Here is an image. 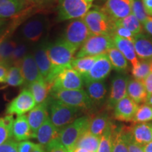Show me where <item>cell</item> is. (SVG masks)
I'll list each match as a JSON object with an SVG mask.
<instances>
[{
  "mask_svg": "<svg viewBox=\"0 0 152 152\" xmlns=\"http://www.w3.org/2000/svg\"><path fill=\"white\" fill-rule=\"evenodd\" d=\"M77 49L72 46L64 39H59L47 46V53L52 66V73L48 81L52 86L55 77L63 70L71 67V62L74 58Z\"/></svg>",
  "mask_w": 152,
  "mask_h": 152,
  "instance_id": "1",
  "label": "cell"
},
{
  "mask_svg": "<svg viewBox=\"0 0 152 152\" xmlns=\"http://www.w3.org/2000/svg\"><path fill=\"white\" fill-rule=\"evenodd\" d=\"M47 102L49 119L58 131L77 118L81 111L77 108L66 105L51 96L47 99Z\"/></svg>",
  "mask_w": 152,
  "mask_h": 152,
  "instance_id": "2",
  "label": "cell"
},
{
  "mask_svg": "<svg viewBox=\"0 0 152 152\" xmlns=\"http://www.w3.org/2000/svg\"><path fill=\"white\" fill-rule=\"evenodd\" d=\"M93 35H108L113 37L115 22L102 9H91L82 18Z\"/></svg>",
  "mask_w": 152,
  "mask_h": 152,
  "instance_id": "3",
  "label": "cell"
},
{
  "mask_svg": "<svg viewBox=\"0 0 152 152\" xmlns=\"http://www.w3.org/2000/svg\"><path fill=\"white\" fill-rule=\"evenodd\" d=\"M92 0H58V21L82 18L90 10Z\"/></svg>",
  "mask_w": 152,
  "mask_h": 152,
  "instance_id": "4",
  "label": "cell"
},
{
  "mask_svg": "<svg viewBox=\"0 0 152 152\" xmlns=\"http://www.w3.org/2000/svg\"><path fill=\"white\" fill-rule=\"evenodd\" d=\"M90 118L87 115L78 117L58 132V138L71 152L75 148L80 137L88 129Z\"/></svg>",
  "mask_w": 152,
  "mask_h": 152,
  "instance_id": "5",
  "label": "cell"
},
{
  "mask_svg": "<svg viewBox=\"0 0 152 152\" xmlns=\"http://www.w3.org/2000/svg\"><path fill=\"white\" fill-rule=\"evenodd\" d=\"M49 94L55 99L80 110H90L94 106L84 90H50Z\"/></svg>",
  "mask_w": 152,
  "mask_h": 152,
  "instance_id": "6",
  "label": "cell"
},
{
  "mask_svg": "<svg viewBox=\"0 0 152 152\" xmlns=\"http://www.w3.org/2000/svg\"><path fill=\"white\" fill-rule=\"evenodd\" d=\"M113 47L115 46L111 36L92 35L82 45L75 58L99 56L106 54L108 50Z\"/></svg>",
  "mask_w": 152,
  "mask_h": 152,
  "instance_id": "7",
  "label": "cell"
},
{
  "mask_svg": "<svg viewBox=\"0 0 152 152\" xmlns=\"http://www.w3.org/2000/svg\"><path fill=\"white\" fill-rule=\"evenodd\" d=\"M84 80L81 75L71 67L63 70L52 82L51 90H83Z\"/></svg>",
  "mask_w": 152,
  "mask_h": 152,
  "instance_id": "8",
  "label": "cell"
},
{
  "mask_svg": "<svg viewBox=\"0 0 152 152\" xmlns=\"http://www.w3.org/2000/svg\"><path fill=\"white\" fill-rule=\"evenodd\" d=\"M91 35L92 34L85 23L82 18H78L69 23L64 32L63 39L76 49H78Z\"/></svg>",
  "mask_w": 152,
  "mask_h": 152,
  "instance_id": "9",
  "label": "cell"
},
{
  "mask_svg": "<svg viewBox=\"0 0 152 152\" xmlns=\"http://www.w3.org/2000/svg\"><path fill=\"white\" fill-rule=\"evenodd\" d=\"M47 28V20L44 17H36L24 23L20 34L23 40L27 43H37L45 35Z\"/></svg>",
  "mask_w": 152,
  "mask_h": 152,
  "instance_id": "10",
  "label": "cell"
},
{
  "mask_svg": "<svg viewBox=\"0 0 152 152\" xmlns=\"http://www.w3.org/2000/svg\"><path fill=\"white\" fill-rule=\"evenodd\" d=\"M36 106V102L33 95L28 89H23L8 104L6 113L7 115H24L30 112Z\"/></svg>",
  "mask_w": 152,
  "mask_h": 152,
  "instance_id": "11",
  "label": "cell"
},
{
  "mask_svg": "<svg viewBox=\"0 0 152 152\" xmlns=\"http://www.w3.org/2000/svg\"><path fill=\"white\" fill-rule=\"evenodd\" d=\"M133 0H106L102 10L114 22L132 14Z\"/></svg>",
  "mask_w": 152,
  "mask_h": 152,
  "instance_id": "12",
  "label": "cell"
},
{
  "mask_svg": "<svg viewBox=\"0 0 152 152\" xmlns=\"http://www.w3.org/2000/svg\"><path fill=\"white\" fill-rule=\"evenodd\" d=\"M112 68L107 54L99 55L90 72L83 77L84 83L85 84L89 82L104 80L111 73Z\"/></svg>",
  "mask_w": 152,
  "mask_h": 152,
  "instance_id": "13",
  "label": "cell"
},
{
  "mask_svg": "<svg viewBox=\"0 0 152 152\" xmlns=\"http://www.w3.org/2000/svg\"><path fill=\"white\" fill-rule=\"evenodd\" d=\"M129 77L127 75H117L111 81V91L107 100V108L113 109L119 101H121L127 94V87Z\"/></svg>",
  "mask_w": 152,
  "mask_h": 152,
  "instance_id": "14",
  "label": "cell"
},
{
  "mask_svg": "<svg viewBox=\"0 0 152 152\" xmlns=\"http://www.w3.org/2000/svg\"><path fill=\"white\" fill-rule=\"evenodd\" d=\"M139 105L129 96L119 101L113 108V117L121 122H132Z\"/></svg>",
  "mask_w": 152,
  "mask_h": 152,
  "instance_id": "15",
  "label": "cell"
},
{
  "mask_svg": "<svg viewBox=\"0 0 152 152\" xmlns=\"http://www.w3.org/2000/svg\"><path fill=\"white\" fill-rule=\"evenodd\" d=\"M48 45L42 43L35 49L33 56L42 76L47 83L50 79L52 73V66L47 53Z\"/></svg>",
  "mask_w": 152,
  "mask_h": 152,
  "instance_id": "16",
  "label": "cell"
},
{
  "mask_svg": "<svg viewBox=\"0 0 152 152\" xmlns=\"http://www.w3.org/2000/svg\"><path fill=\"white\" fill-rule=\"evenodd\" d=\"M24 78V84L27 86L33 82L43 78L39 71L33 55L27 54L19 64Z\"/></svg>",
  "mask_w": 152,
  "mask_h": 152,
  "instance_id": "17",
  "label": "cell"
},
{
  "mask_svg": "<svg viewBox=\"0 0 152 152\" xmlns=\"http://www.w3.org/2000/svg\"><path fill=\"white\" fill-rule=\"evenodd\" d=\"M27 117L30 129H31L33 138H36V134H37L38 129L40 128L42 123L49 117L47 99L42 103L37 104L29 112Z\"/></svg>",
  "mask_w": 152,
  "mask_h": 152,
  "instance_id": "18",
  "label": "cell"
},
{
  "mask_svg": "<svg viewBox=\"0 0 152 152\" xmlns=\"http://www.w3.org/2000/svg\"><path fill=\"white\" fill-rule=\"evenodd\" d=\"M12 137L17 142L26 141L33 138L27 115H18L14 120L12 126Z\"/></svg>",
  "mask_w": 152,
  "mask_h": 152,
  "instance_id": "19",
  "label": "cell"
},
{
  "mask_svg": "<svg viewBox=\"0 0 152 152\" xmlns=\"http://www.w3.org/2000/svg\"><path fill=\"white\" fill-rule=\"evenodd\" d=\"M134 49L137 56L141 60H152V39L145 34L136 35L134 38Z\"/></svg>",
  "mask_w": 152,
  "mask_h": 152,
  "instance_id": "20",
  "label": "cell"
},
{
  "mask_svg": "<svg viewBox=\"0 0 152 152\" xmlns=\"http://www.w3.org/2000/svg\"><path fill=\"white\" fill-rule=\"evenodd\" d=\"M115 47L123 54L128 61L130 62L132 67H134L139 63V58L137 56L135 49L132 42L123 39L119 36L113 35L112 37Z\"/></svg>",
  "mask_w": 152,
  "mask_h": 152,
  "instance_id": "21",
  "label": "cell"
},
{
  "mask_svg": "<svg viewBox=\"0 0 152 152\" xmlns=\"http://www.w3.org/2000/svg\"><path fill=\"white\" fill-rule=\"evenodd\" d=\"M86 92L93 104H102L106 99L107 87L104 80L92 81L85 83Z\"/></svg>",
  "mask_w": 152,
  "mask_h": 152,
  "instance_id": "22",
  "label": "cell"
},
{
  "mask_svg": "<svg viewBox=\"0 0 152 152\" xmlns=\"http://www.w3.org/2000/svg\"><path fill=\"white\" fill-rule=\"evenodd\" d=\"M130 131L134 141L142 147L152 142V123H136Z\"/></svg>",
  "mask_w": 152,
  "mask_h": 152,
  "instance_id": "23",
  "label": "cell"
},
{
  "mask_svg": "<svg viewBox=\"0 0 152 152\" xmlns=\"http://www.w3.org/2000/svg\"><path fill=\"white\" fill-rule=\"evenodd\" d=\"M127 94L137 104L146 103L148 99V94L143 83L135 79L128 81Z\"/></svg>",
  "mask_w": 152,
  "mask_h": 152,
  "instance_id": "24",
  "label": "cell"
},
{
  "mask_svg": "<svg viewBox=\"0 0 152 152\" xmlns=\"http://www.w3.org/2000/svg\"><path fill=\"white\" fill-rule=\"evenodd\" d=\"M58 132L59 131L55 128L48 117L42 123L40 128L38 129L36 134V138L37 139L39 144L45 147L53 140L58 137Z\"/></svg>",
  "mask_w": 152,
  "mask_h": 152,
  "instance_id": "25",
  "label": "cell"
},
{
  "mask_svg": "<svg viewBox=\"0 0 152 152\" xmlns=\"http://www.w3.org/2000/svg\"><path fill=\"white\" fill-rule=\"evenodd\" d=\"M23 0H0V18L16 17L23 11Z\"/></svg>",
  "mask_w": 152,
  "mask_h": 152,
  "instance_id": "26",
  "label": "cell"
},
{
  "mask_svg": "<svg viewBox=\"0 0 152 152\" xmlns=\"http://www.w3.org/2000/svg\"><path fill=\"white\" fill-rule=\"evenodd\" d=\"M28 87L35 101L36 105L46 101L51 90V87L44 78L33 82Z\"/></svg>",
  "mask_w": 152,
  "mask_h": 152,
  "instance_id": "27",
  "label": "cell"
},
{
  "mask_svg": "<svg viewBox=\"0 0 152 152\" xmlns=\"http://www.w3.org/2000/svg\"><path fill=\"white\" fill-rule=\"evenodd\" d=\"M111 121L108 114L102 113L91 118L88 130L92 134L100 137L106 129L111 124Z\"/></svg>",
  "mask_w": 152,
  "mask_h": 152,
  "instance_id": "28",
  "label": "cell"
},
{
  "mask_svg": "<svg viewBox=\"0 0 152 152\" xmlns=\"http://www.w3.org/2000/svg\"><path fill=\"white\" fill-rule=\"evenodd\" d=\"M99 142L100 137L94 135L87 129L80 137L75 147L83 148L89 152H96L99 145Z\"/></svg>",
  "mask_w": 152,
  "mask_h": 152,
  "instance_id": "29",
  "label": "cell"
},
{
  "mask_svg": "<svg viewBox=\"0 0 152 152\" xmlns=\"http://www.w3.org/2000/svg\"><path fill=\"white\" fill-rule=\"evenodd\" d=\"M98 56L75 58L71 62V68L83 77L90 72Z\"/></svg>",
  "mask_w": 152,
  "mask_h": 152,
  "instance_id": "30",
  "label": "cell"
},
{
  "mask_svg": "<svg viewBox=\"0 0 152 152\" xmlns=\"http://www.w3.org/2000/svg\"><path fill=\"white\" fill-rule=\"evenodd\" d=\"M106 54L109 57L112 67L116 71H124L128 68V60L116 47H113L109 49Z\"/></svg>",
  "mask_w": 152,
  "mask_h": 152,
  "instance_id": "31",
  "label": "cell"
},
{
  "mask_svg": "<svg viewBox=\"0 0 152 152\" xmlns=\"http://www.w3.org/2000/svg\"><path fill=\"white\" fill-rule=\"evenodd\" d=\"M126 130L115 127L112 135V152H128L125 136Z\"/></svg>",
  "mask_w": 152,
  "mask_h": 152,
  "instance_id": "32",
  "label": "cell"
},
{
  "mask_svg": "<svg viewBox=\"0 0 152 152\" xmlns=\"http://www.w3.org/2000/svg\"><path fill=\"white\" fill-rule=\"evenodd\" d=\"M115 26H122L132 32L134 35L142 33L143 31L141 23L139 21L138 19L132 14H130L122 19L115 20Z\"/></svg>",
  "mask_w": 152,
  "mask_h": 152,
  "instance_id": "33",
  "label": "cell"
},
{
  "mask_svg": "<svg viewBox=\"0 0 152 152\" xmlns=\"http://www.w3.org/2000/svg\"><path fill=\"white\" fill-rule=\"evenodd\" d=\"M17 45L16 41L6 39L0 42V61L2 65L8 66L11 64V58Z\"/></svg>",
  "mask_w": 152,
  "mask_h": 152,
  "instance_id": "34",
  "label": "cell"
},
{
  "mask_svg": "<svg viewBox=\"0 0 152 152\" xmlns=\"http://www.w3.org/2000/svg\"><path fill=\"white\" fill-rule=\"evenodd\" d=\"M14 121L12 115H7L0 118V145L13 139L12 126Z\"/></svg>",
  "mask_w": 152,
  "mask_h": 152,
  "instance_id": "35",
  "label": "cell"
},
{
  "mask_svg": "<svg viewBox=\"0 0 152 152\" xmlns=\"http://www.w3.org/2000/svg\"><path fill=\"white\" fill-rule=\"evenodd\" d=\"M5 83L12 87H18L24 84V78L19 66H13L9 68Z\"/></svg>",
  "mask_w": 152,
  "mask_h": 152,
  "instance_id": "36",
  "label": "cell"
},
{
  "mask_svg": "<svg viewBox=\"0 0 152 152\" xmlns=\"http://www.w3.org/2000/svg\"><path fill=\"white\" fill-rule=\"evenodd\" d=\"M115 128L113 123L100 137L99 145L96 152H112V135Z\"/></svg>",
  "mask_w": 152,
  "mask_h": 152,
  "instance_id": "37",
  "label": "cell"
},
{
  "mask_svg": "<svg viewBox=\"0 0 152 152\" xmlns=\"http://www.w3.org/2000/svg\"><path fill=\"white\" fill-rule=\"evenodd\" d=\"M151 61V60H150ZM150 61L141 60L134 67H132V75L137 80L143 81L150 73Z\"/></svg>",
  "mask_w": 152,
  "mask_h": 152,
  "instance_id": "38",
  "label": "cell"
},
{
  "mask_svg": "<svg viewBox=\"0 0 152 152\" xmlns=\"http://www.w3.org/2000/svg\"><path fill=\"white\" fill-rule=\"evenodd\" d=\"M152 121V106L147 104H142L138 107L133 123H148Z\"/></svg>",
  "mask_w": 152,
  "mask_h": 152,
  "instance_id": "39",
  "label": "cell"
},
{
  "mask_svg": "<svg viewBox=\"0 0 152 152\" xmlns=\"http://www.w3.org/2000/svg\"><path fill=\"white\" fill-rule=\"evenodd\" d=\"M28 50V46L27 43H17L16 48H15L12 56H11V64L18 66L23 58L27 54Z\"/></svg>",
  "mask_w": 152,
  "mask_h": 152,
  "instance_id": "40",
  "label": "cell"
},
{
  "mask_svg": "<svg viewBox=\"0 0 152 152\" xmlns=\"http://www.w3.org/2000/svg\"><path fill=\"white\" fill-rule=\"evenodd\" d=\"M132 14L138 19L139 21L143 24L149 16L144 9L142 0H133Z\"/></svg>",
  "mask_w": 152,
  "mask_h": 152,
  "instance_id": "41",
  "label": "cell"
},
{
  "mask_svg": "<svg viewBox=\"0 0 152 152\" xmlns=\"http://www.w3.org/2000/svg\"><path fill=\"white\" fill-rule=\"evenodd\" d=\"M45 148L46 152H71L61 142L58 137L49 142Z\"/></svg>",
  "mask_w": 152,
  "mask_h": 152,
  "instance_id": "42",
  "label": "cell"
},
{
  "mask_svg": "<svg viewBox=\"0 0 152 152\" xmlns=\"http://www.w3.org/2000/svg\"><path fill=\"white\" fill-rule=\"evenodd\" d=\"M126 142L128 145V152H144L143 147L137 143L132 137L130 130H127L125 132Z\"/></svg>",
  "mask_w": 152,
  "mask_h": 152,
  "instance_id": "43",
  "label": "cell"
},
{
  "mask_svg": "<svg viewBox=\"0 0 152 152\" xmlns=\"http://www.w3.org/2000/svg\"><path fill=\"white\" fill-rule=\"evenodd\" d=\"M113 35L119 36L120 37H122L123 39H128L131 42L134 41V38L135 35L133 34L132 32L130 30L126 29V28L122 27V26H115V28H114Z\"/></svg>",
  "mask_w": 152,
  "mask_h": 152,
  "instance_id": "44",
  "label": "cell"
},
{
  "mask_svg": "<svg viewBox=\"0 0 152 152\" xmlns=\"http://www.w3.org/2000/svg\"><path fill=\"white\" fill-rule=\"evenodd\" d=\"M37 144L34 142L29 141V140H26V141L19 142L17 144V149L18 152H32L35 149Z\"/></svg>",
  "mask_w": 152,
  "mask_h": 152,
  "instance_id": "45",
  "label": "cell"
},
{
  "mask_svg": "<svg viewBox=\"0 0 152 152\" xmlns=\"http://www.w3.org/2000/svg\"><path fill=\"white\" fill-rule=\"evenodd\" d=\"M17 144L14 140H10L0 145V152H18Z\"/></svg>",
  "mask_w": 152,
  "mask_h": 152,
  "instance_id": "46",
  "label": "cell"
},
{
  "mask_svg": "<svg viewBox=\"0 0 152 152\" xmlns=\"http://www.w3.org/2000/svg\"><path fill=\"white\" fill-rule=\"evenodd\" d=\"M148 94V97L152 95V73H150L142 81Z\"/></svg>",
  "mask_w": 152,
  "mask_h": 152,
  "instance_id": "47",
  "label": "cell"
},
{
  "mask_svg": "<svg viewBox=\"0 0 152 152\" xmlns=\"http://www.w3.org/2000/svg\"><path fill=\"white\" fill-rule=\"evenodd\" d=\"M144 30L152 36V17L149 16L143 23Z\"/></svg>",
  "mask_w": 152,
  "mask_h": 152,
  "instance_id": "48",
  "label": "cell"
},
{
  "mask_svg": "<svg viewBox=\"0 0 152 152\" xmlns=\"http://www.w3.org/2000/svg\"><path fill=\"white\" fill-rule=\"evenodd\" d=\"M8 71L7 66L0 64V83H5Z\"/></svg>",
  "mask_w": 152,
  "mask_h": 152,
  "instance_id": "49",
  "label": "cell"
},
{
  "mask_svg": "<svg viewBox=\"0 0 152 152\" xmlns=\"http://www.w3.org/2000/svg\"><path fill=\"white\" fill-rule=\"evenodd\" d=\"M142 2L147 14L152 17V0H142Z\"/></svg>",
  "mask_w": 152,
  "mask_h": 152,
  "instance_id": "50",
  "label": "cell"
},
{
  "mask_svg": "<svg viewBox=\"0 0 152 152\" xmlns=\"http://www.w3.org/2000/svg\"><path fill=\"white\" fill-rule=\"evenodd\" d=\"M32 152H46V151H45V148L44 146L39 144H37L35 148Z\"/></svg>",
  "mask_w": 152,
  "mask_h": 152,
  "instance_id": "51",
  "label": "cell"
},
{
  "mask_svg": "<svg viewBox=\"0 0 152 152\" xmlns=\"http://www.w3.org/2000/svg\"><path fill=\"white\" fill-rule=\"evenodd\" d=\"M143 149L144 152H152V142L144 145Z\"/></svg>",
  "mask_w": 152,
  "mask_h": 152,
  "instance_id": "52",
  "label": "cell"
},
{
  "mask_svg": "<svg viewBox=\"0 0 152 152\" xmlns=\"http://www.w3.org/2000/svg\"><path fill=\"white\" fill-rule=\"evenodd\" d=\"M72 152H89L87 150L83 149V148H79V147H75Z\"/></svg>",
  "mask_w": 152,
  "mask_h": 152,
  "instance_id": "53",
  "label": "cell"
},
{
  "mask_svg": "<svg viewBox=\"0 0 152 152\" xmlns=\"http://www.w3.org/2000/svg\"><path fill=\"white\" fill-rule=\"evenodd\" d=\"M146 104H149V105L152 106V95H151V96H149V97H148L147 101V102H146Z\"/></svg>",
  "mask_w": 152,
  "mask_h": 152,
  "instance_id": "54",
  "label": "cell"
},
{
  "mask_svg": "<svg viewBox=\"0 0 152 152\" xmlns=\"http://www.w3.org/2000/svg\"><path fill=\"white\" fill-rule=\"evenodd\" d=\"M149 68H150V73H152V60L150 61Z\"/></svg>",
  "mask_w": 152,
  "mask_h": 152,
  "instance_id": "55",
  "label": "cell"
},
{
  "mask_svg": "<svg viewBox=\"0 0 152 152\" xmlns=\"http://www.w3.org/2000/svg\"><path fill=\"white\" fill-rule=\"evenodd\" d=\"M2 23H3V21H1V20H0V26H1V25L2 24Z\"/></svg>",
  "mask_w": 152,
  "mask_h": 152,
  "instance_id": "56",
  "label": "cell"
},
{
  "mask_svg": "<svg viewBox=\"0 0 152 152\" xmlns=\"http://www.w3.org/2000/svg\"><path fill=\"white\" fill-rule=\"evenodd\" d=\"M0 64H1V65H2V64H1V61H0Z\"/></svg>",
  "mask_w": 152,
  "mask_h": 152,
  "instance_id": "57",
  "label": "cell"
},
{
  "mask_svg": "<svg viewBox=\"0 0 152 152\" xmlns=\"http://www.w3.org/2000/svg\"><path fill=\"white\" fill-rule=\"evenodd\" d=\"M92 1H94V0H92Z\"/></svg>",
  "mask_w": 152,
  "mask_h": 152,
  "instance_id": "58",
  "label": "cell"
}]
</instances>
